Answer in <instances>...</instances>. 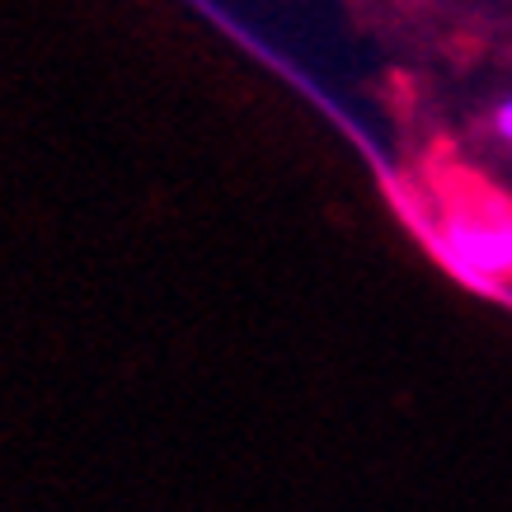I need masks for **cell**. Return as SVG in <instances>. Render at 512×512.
I'll list each match as a JSON object with an SVG mask.
<instances>
[{
	"label": "cell",
	"mask_w": 512,
	"mask_h": 512,
	"mask_svg": "<svg viewBox=\"0 0 512 512\" xmlns=\"http://www.w3.org/2000/svg\"><path fill=\"white\" fill-rule=\"evenodd\" d=\"M409 221L423 231L437 264L466 287L503 292L512 282V198L484 184L433 188L428 202L404 198Z\"/></svg>",
	"instance_id": "cell-1"
},
{
	"label": "cell",
	"mask_w": 512,
	"mask_h": 512,
	"mask_svg": "<svg viewBox=\"0 0 512 512\" xmlns=\"http://www.w3.org/2000/svg\"><path fill=\"white\" fill-rule=\"evenodd\" d=\"M494 132H498V141H503V146H512V94L494 109Z\"/></svg>",
	"instance_id": "cell-2"
}]
</instances>
